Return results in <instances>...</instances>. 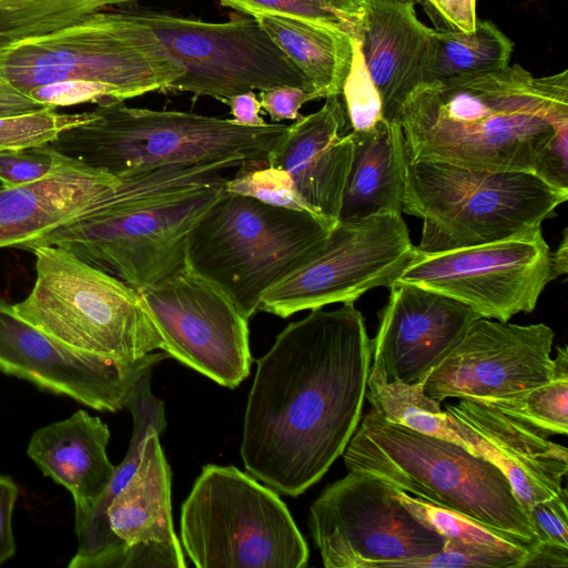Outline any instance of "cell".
<instances>
[{"label": "cell", "instance_id": "6da1fadb", "mask_svg": "<svg viewBox=\"0 0 568 568\" xmlns=\"http://www.w3.org/2000/svg\"><path fill=\"white\" fill-rule=\"evenodd\" d=\"M371 365L354 302L288 324L257 361L241 444L247 473L292 497L317 483L359 424Z\"/></svg>", "mask_w": 568, "mask_h": 568}, {"label": "cell", "instance_id": "7a4b0ae2", "mask_svg": "<svg viewBox=\"0 0 568 568\" xmlns=\"http://www.w3.org/2000/svg\"><path fill=\"white\" fill-rule=\"evenodd\" d=\"M408 160L539 175L568 128V70L535 77L520 64L419 84L400 106Z\"/></svg>", "mask_w": 568, "mask_h": 568}, {"label": "cell", "instance_id": "3957f363", "mask_svg": "<svg viewBox=\"0 0 568 568\" xmlns=\"http://www.w3.org/2000/svg\"><path fill=\"white\" fill-rule=\"evenodd\" d=\"M242 163L158 168L119 178L115 187L78 217L18 248L62 247L136 291L185 267V240Z\"/></svg>", "mask_w": 568, "mask_h": 568}, {"label": "cell", "instance_id": "277c9868", "mask_svg": "<svg viewBox=\"0 0 568 568\" xmlns=\"http://www.w3.org/2000/svg\"><path fill=\"white\" fill-rule=\"evenodd\" d=\"M288 125L252 128L192 112L98 104L85 122L62 131L50 145L63 156L113 176L179 164L243 163L267 159Z\"/></svg>", "mask_w": 568, "mask_h": 568}, {"label": "cell", "instance_id": "5b68a950", "mask_svg": "<svg viewBox=\"0 0 568 568\" xmlns=\"http://www.w3.org/2000/svg\"><path fill=\"white\" fill-rule=\"evenodd\" d=\"M335 222L224 189L185 240V267L250 318L263 295L325 245Z\"/></svg>", "mask_w": 568, "mask_h": 568}, {"label": "cell", "instance_id": "8992f818", "mask_svg": "<svg viewBox=\"0 0 568 568\" xmlns=\"http://www.w3.org/2000/svg\"><path fill=\"white\" fill-rule=\"evenodd\" d=\"M342 456L348 471L373 475L418 499L537 541L503 470L454 442L390 423L371 408Z\"/></svg>", "mask_w": 568, "mask_h": 568}, {"label": "cell", "instance_id": "52a82bcc", "mask_svg": "<svg viewBox=\"0 0 568 568\" xmlns=\"http://www.w3.org/2000/svg\"><path fill=\"white\" fill-rule=\"evenodd\" d=\"M568 199L531 171L408 160L403 212L423 221L420 252L483 244L541 226Z\"/></svg>", "mask_w": 568, "mask_h": 568}, {"label": "cell", "instance_id": "ba28073f", "mask_svg": "<svg viewBox=\"0 0 568 568\" xmlns=\"http://www.w3.org/2000/svg\"><path fill=\"white\" fill-rule=\"evenodd\" d=\"M3 67L8 81L26 94L49 83L80 81L101 89L108 102L166 91L182 74L130 11L103 9L11 41Z\"/></svg>", "mask_w": 568, "mask_h": 568}, {"label": "cell", "instance_id": "9c48e42d", "mask_svg": "<svg viewBox=\"0 0 568 568\" xmlns=\"http://www.w3.org/2000/svg\"><path fill=\"white\" fill-rule=\"evenodd\" d=\"M36 282L13 304L27 322L75 352L132 364L162 339L135 288L54 245L30 250Z\"/></svg>", "mask_w": 568, "mask_h": 568}, {"label": "cell", "instance_id": "30bf717a", "mask_svg": "<svg viewBox=\"0 0 568 568\" xmlns=\"http://www.w3.org/2000/svg\"><path fill=\"white\" fill-rule=\"evenodd\" d=\"M184 550L199 568H302L308 547L286 505L233 466L206 465L181 509Z\"/></svg>", "mask_w": 568, "mask_h": 568}, {"label": "cell", "instance_id": "8fae6325", "mask_svg": "<svg viewBox=\"0 0 568 568\" xmlns=\"http://www.w3.org/2000/svg\"><path fill=\"white\" fill-rule=\"evenodd\" d=\"M131 14L181 68L166 91L226 103L240 93L293 85L316 97L308 79L252 16L205 22L150 10Z\"/></svg>", "mask_w": 568, "mask_h": 568}, {"label": "cell", "instance_id": "7c38bea8", "mask_svg": "<svg viewBox=\"0 0 568 568\" xmlns=\"http://www.w3.org/2000/svg\"><path fill=\"white\" fill-rule=\"evenodd\" d=\"M397 490L348 471L318 496L308 525L326 568H405L443 548L445 538L418 520Z\"/></svg>", "mask_w": 568, "mask_h": 568}, {"label": "cell", "instance_id": "4fadbf2b", "mask_svg": "<svg viewBox=\"0 0 568 568\" xmlns=\"http://www.w3.org/2000/svg\"><path fill=\"white\" fill-rule=\"evenodd\" d=\"M555 280L551 252L541 226L513 236L452 248L420 252L395 283H407L459 301L481 317L500 322L535 310Z\"/></svg>", "mask_w": 568, "mask_h": 568}, {"label": "cell", "instance_id": "5bb4252c", "mask_svg": "<svg viewBox=\"0 0 568 568\" xmlns=\"http://www.w3.org/2000/svg\"><path fill=\"white\" fill-rule=\"evenodd\" d=\"M415 252L402 214L338 221L313 258L263 295L258 311L287 318L355 302L372 288L394 284Z\"/></svg>", "mask_w": 568, "mask_h": 568}, {"label": "cell", "instance_id": "9a60e30c", "mask_svg": "<svg viewBox=\"0 0 568 568\" xmlns=\"http://www.w3.org/2000/svg\"><path fill=\"white\" fill-rule=\"evenodd\" d=\"M138 293L169 357L229 388L248 376V318L217 288L184 267Z\"/></svg>", "mask_w": 568, "mask_h": 568}, {"label": "cell", "instance_id": "2e32d148", "mask_svg": "<svg viewBox=\"0 0 568 568\" xmlns=\"http://www.w3.org/2000/svg\"><path fill=\"white\" fill-rule=\"evenodd\" d=\"M554 331L544 323L519 325L479 317L420 381L442 403L499 399L551 379Z\"/></svg>", "mask_w": 568, "mask_h": 568}, {"label": "cell", "instance_id": "e0dca14e", "mask_svg": "<svg viewBox=\"0 0 568 568\" xmlns=\"http://www.w3.org/2000/svg\"><path fill=\"white\" fill-rule=\"evenodd\" d=\"M166 357V353H149L122 365L75 352L0 298V372L95 410L124 408L136 382Z\"/></svg>", "mask_w": 568, "mask_h": 568}, {"label": "cell", "instance_id": "ac0fdd59", "mask_svg": "<svg viewBox=\"0 0 568 568\" xmlns=\"http://www.w3.org/2000/svg\"><path fill=\"white\" fill-rule=\"evenodd\" d=\"M377 334L372 367L386 382L419 383L481 317L470 306L407 283L389 287Z\"/></svg>", "mask_w": 568, "mask_h": 568}, {"label": "cell", "instance_id": "d6986e66", "mask_svg": "<svg viewBox=\"0 0 568 568\" xmlns=\"http://www.w3.org/2000/svg\"><path fill=\"white\" fill-rule=\"evenodd\" d=\"M445 413L460 445L503 470L525 513L532 504L564 489L568 450L546 434L473 400L448 404Z\"/></svg>", "mask_w": 568, "mask_h": 568}, {"label": "cell", "instance_id": "ffe728a7", "mask_svg": "<svg viewBox=\"0 0 568 568\" xmlns=\"http://www.w3.org/2000/svg\"><path fill=\"white\" fill-rule=\"evenodd\" d=\"M353 151V135L339 94L327 97L320 110L288 125L267 161L285 170L303 197L337 223Z\"/></svg>", "mask_w": 568, "mask_h": 568}, {"label": "cell", "instance_id": "44dd1931", "mask_svg": "<svg viewBox=\"0 0 568 568\" xmlns=\"http://www.w3.org/2000/svg\"><path fill=\"white\" fill-rule=\"evenodd\" d=\"M434 31L417 18L414 3L366 0L356 39L387 121H397L402 104L422 83Z\"/></svg>", "mask_w": 568, "mask_h": 568}, {"label": "cell", "instance_id": "7402d4cb", "mask_svg": "<svg viewBox=\"0 0 568 568\" xmlns=\"http://www.w3.org/2000/svg\"><path fill=\"white\" fill-rule=\"evenodd\" d=\"M119 178L71 160L51 175L19 186L0 184V248L19 247L87 212Z\"/></svg>", "mask_w": 568, "mask_h": 568}, {"label": "cell", "instance_id": "603a6c76", "mask_svg": "<svg viewBox=\"0 0 568 568\" xmlns=\"http://www.w3.org/2000/svg\"><path fill=\"white\" fill-rule=\"evenodd\" d=\"M109 439L108 425L83 409L37 429L30 438L28 456L72 495L75 524L92 511L114 475L106 455Z\"/></svg>", "mask_w": 568, "mask_h": 568}, {"label": "cell", "instance_id": "cb8c5ba5", "mask_svg": "<svg viewBox=\"0 0 568 568\" xmlns=\"http://www.w3.org/2000/svg\"><path fill=\"white\" fill-rule=\"evenodd\" d=\"M352 135L353 160L338 221L402 214L407 154L399 122L384 120L369 131H352Z\"/></svg>", "mask_w": 568, "mask_h": 568}, {"label": "cell", "instance_id": "d4e9b609", "mask_svg": "<svg viewBox=\"0 0 568 568\" xmlns=\"http://www.w3.org/2000/svg\"><path fill=\"white\" fill-rule=\"evenodd\" d=\"M105 524L113 541L109 555L139 542L180 544L171 514V469L158 433L148 436L134 475L109 504Z\"/></svg>", "mask_w": 568, "mask_h": 568}, {"label": "cell", "instance_id": "484cf974", "mask_svg": "<svg viewBox=\"0 0 568 568\" xmlns=\"http://www.w3.org/2000/svg\"><path fill=\"white\" fill-rule=\"evenodd\" d=\"M252 17L308 79L317 99L341 94L353 60V37L329 26L288 16Z\"/></svg>", "mask_w": 568, "mask_h": 568}, {"label": "cell", "instance_id": "4316f807", "mask_svg": "<svg viewBox=\"0 0 568 568\" xmlns=\"http://www.w3.org/2000/svg\"><path fill=\"white\" fill-rule=\"evenodd\" d=\"M151 372L145 373L132 388L125 407L133 417V433L128 453L95 507L84 520L75 524L78 548L68 564L69 568H100L113 549V541L105 524V510L111 500L130 481L143 453L148 436L159 435L165 428L164 404L150 387Z\"/></svg>", "mask_w": 568, "mask_h": 568}, {"label": "cell", "instance_id": "83f0119b", "mask_svg": "<svg viewBox=\"0 0 568 568\" xmlns=\"http://www.w3.org/2000/svg\"><path fill=\"white\" fill-rule=\"evenodd\" d=\"M514 42L491 21L477 20L470 32L434 31L420 84L503 69Z\"/></svg>", "mask_w": 568, "mask_h": 568}, {"label": "cell", "instance_id": "f1b7e54d", "mask_svg": "<svg viewBox=\"0 0 568 568\" xmlns=\"http://www.w3.org/2000/svg\"><path fill=\"white\" fill-rule=\"evenodd\" d=\"M365 398L390 423L460 445L447 424L440 403L424 393L422 382H386L383 374L371 366Z\"/></svg>", "mask_w": 568, "mask_h": 568}, {"label": "cell", "instance_id": "f546056e", "mask_svg": "<svg viewBox=\"0 0 568 568\" xmlns=\"http://www.w3.org/2000/svg\"><path fill=\"white\" fill-rule=\"evenodd\" d=\"M397 497L424 525L450 540L483 551L511 557L518 568L528 555L531 541L485 525L460 513L418 499L402 490Z\"/></svg>", "mask_w": 568, "mask_h": 568}, {"label": "cell", "instance_id": "4dcf8cb0", "mask_svg": "<svg viewBox=\"0 0 568 568\" xmlns=\"http://www.w3.org/2000/svg\"><path fill=\"white\" fill-rule=\"evenodd\" d=\"M480 403L517 418L547 436H566L568 433L567 347H557L554 374L547 383L516 395Z\"/></svg>", "mask_w": 568, "mask_h": 568}, {"label": "cell", "instance_id": "1f68e13d", "mask_svg": "<svg viewBox=\"0 0 568 568\" xmlns=\"http://www.w3.org/2000/svg\"><path fill=\"white\" fill-rule=\"evenodd\" d=\"M132 0H0V33L17 40L64 27L82 16Z\"/></svg>", "mask_w": 568, "mask_h": 568}, {"label": "cell", "instance_id": "d6a6232c", "mask_svg": "<svg viewBox=\"0 0 568 568\" xmlns=\"http://www.w3.org/2000/svg\"><path fill=\"white\" fill-rule=\"evenodd\" d=\"M246 16L273 13L318 22L358 38L366 0H219Z\"/></svg>", "mask_w": 568, "mask_h": 568}, {"label": "cell", "instance_id": "836d02e7", "mask_svg": "<svg viewBox=\"0 0 568 568\" xmlns=\"http://www.w3.org/2000/svg\"><path fill=\"white\" fill-rule=\"evenodd\" d=\"M224 190L265 204L323 216L303 197L292 176L267 159L244 161L234 175L226 178Z\"/></svg>", "mask_w": 568, "mask_h": 568}, {"label": "cell", "instance_id": "e575fe53", "mask_svg": "<svg viewBox=\"0 0 568 568\" xmlns=\"http://www.w3.org/2000/svg\"><path fill=\"white\" fill-rule=\"evenodd\" d=\"M90 118L91 111L59 113L55 109L0 116V151L50 143L65 129Z\"/></svg>", "mask_w": 568, "mask_h": 568}, {"label": "cell", "instance_id": "d590c367", "mask_svg": "<svg viewBox=\"0 0 568 568\" xmlns=\"http://www.w3.org/2000/svg\"><path fill=\"white\" fill-rule=\"evenodd\" d=\"M341 98L351 131L364 132L386 120L381 97L364 63L358 39L353 40V60Z\"/></svg>", "mask_w": 568, "mask_h": 568}, {"label": "cell", "instance_id": "8d00e7d4", "mask_svg": "<svg viewBox=\"0 0 568 568\" xmlns=\"http://www.w3.org/2000/svg\"><path fill=\"white\" fill-rule=\"evenodd\" d=\"M70 161L50 143L0 151V183L7 186L29 184L51 175Z\"/></svg>", "mask_w": 568, "mask_h": 568}, {"label": "cell", "instance_id": "74e56055", "mask_svg": "<svg viewBox=\"0 0 568 568\" xmlns=\"http://www.w3.org/2000/svg\"><path fill=\"white\" fill-rule=\"evenodd\" d=\"M463 567L518 568V561L508 556L483 551L445 540L443 548L438 552L405 565V568Z\"/></svg>", "mask_w": 568, "mask_h": 568}, {"label": "cell", "instance_id": "f35d334b", "mask_svg": "<svg viewBox=\"0 0 568 568\" xmlns=\"http://www.w3.org/2000/svg\"><path fill=\"white\" fill-rule=\"evenodd\" d=\"M567 489L532 504L526 511L537 540L568 547Z\"/></svg>", "mask_w": 568, "mask_h": 568}, {"label": "cell", "instance_id": "ab89813d", "mask_svg": "<svg viewBox=\"0 0 568 568\" xmlns=\"http://www.w3.org/2000/svg\"><path fill=\"white\" fill-rule=\"evenodd\" d=\"M436 31L470 32L478 20L476 0H418Z\"/></svg>", "mask_w": 568, "mask_h": 568}, {"label": "cell", "instance_id": "60d3db41", "mask_svg": "<svg viewBox=\"0 0 568 568\" xmlns=\"http://www.w3.org/2000/svg\"><path fill=\"white\" fill-rule=\"evenodd\" d=\"M262 109L271 116L273 123L283 120H297L302 116L300 109L316 97L304 89L293 85L274 87L260 91L257 95Z\"/></svg>", "mask_w": 568, "mask_h": 568}, {"label": "cell", "instance_id": "b9f144b4", "mask_svg": "<svg viewBox=\"0 0 568 568\" xmlns=\"http://www.w3.org/2000/svg\"><path fill=\"white\" fill-rule=\"evenodd\" d=\"M11 41V39L0 33V116L18 115L51 109L36 102L8 81L3 67V54L7 45Z\"/></svg>", "mask_w": 568, "mask_h": 568}, {"label": "cell", "instance_id": "7bdbcfd3", "mask_svg": "<svg viewBox=\"0 0 568 568\" xmlns=\"http://www.w3.org/2000/svg\"><path fill=\"white\" fill-rule=\"evenodd\" d=\"M19 488L9 476L0 475V564L16 552L12 530V515L18 499Z\"/></svg>", "mask_w": 568, "mask_h": 568}, {"label": "cell", "instance_id": "ee69618b", "mask_svg": "<svg viewBox=\"0 0 568 568\" xmlns=\"http://www.w3.org/2000/svg\"><path fill=\"white\" fill-rule=\"evenodd\" d=\"M225 104L230 106L232 120L239 125L258 128L267 124L260 115L262 105L254 91L236 94Z\"/></svg>", "mask_w": 568, "mask_h": 568}, {"label": "cell", "instance_id": "f6af8a7d", "mask_svg": "<svg viewBox=\"0 0 568 568\" xmlns=\"http://www.w3.org/2000/svg\"><path fill=\"white\" fill-rule=\"evenodd\" d=\"M568 566V547L535 541L530 545L528 555L520 568L526 567H564Z\"/></svg>", "mask_w": 568, "mask_h": 568}, {"label": "cell", "instance_id": "bcb514c9", "mask_svg": "<svg viewBox=\"0 0 568 568\" xmlns=\"http://www.w3.org/2000/svg\"><path fill=\"white\" fill-rule=\"evenodd\" d=\"M551 270L554 277L557 278L568 271V235L567 229L562 231V237L558 248L551 253Z\"/></svg>", "mask_w": 568, "mask_h": 568}, {"label": "cell", "instance_id": "7dc6e473", "mask_svg": "<svg viewBox=\"0 0 568 568\" xmlns=\"http://www.w3.org/2000/svg\"><path fill=\"white\" fill-rule=\"evenodd\" d=\"M394 1H399V2H409V3H417L418 0H394Z\"/></svg>", "mask_w": 568, "mask_h": 568}]
</instances>
